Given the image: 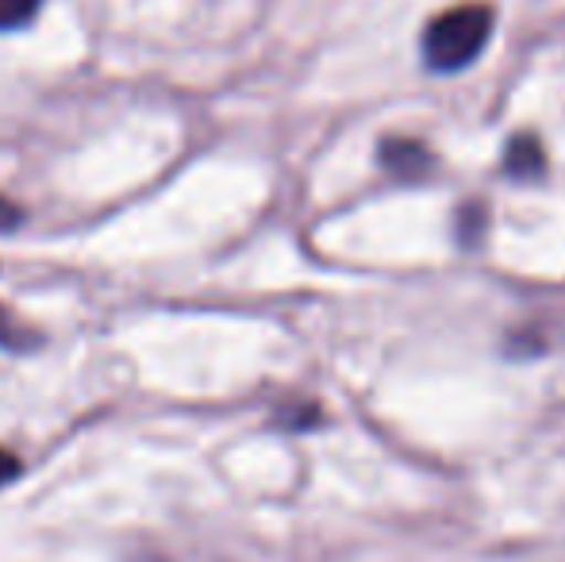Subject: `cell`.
I'll list each match as a JSON object with an SVG mask.
<instances>
[{"mask_svg":"<svg viewBox=\"0 0 565 562\" xmlns=\"http://www.w3.org/2000/svg\"><path fill=\"white\" fill-rule=\"evenodd\" d=\"M492 35V8L489 4H458L439 12L424 31V59L439 74H454L466 70L469 62H477V54L484 51Z\"/></svg>","mask_w":565,"mask_h":562,"instance_id":"6da1fadb","label":"cell"},{"mask_svg":"<svg viewBox=\"0 0 565 562\" xmlns=\"http://www.w3.org/2000/svg\"><path fill=\"white\" fill-rule=\"evenodd\" d=\"M381 166H385L388 173H396V178H419V173L431 170L435 158L419 139L393 136V139L381 142Z\"/></svg>","mask_w":565,"mask_h":562,"instance_id":"7a4b0ae2","label":"cell"},{"mask_svg":"<svg viewBox=\"0 0 565 562\" xmlns=\"http://www.w3.org/2000/svg\"><path fill=\"white\" fill-rule=\"evenodd\" d=\"M504 170L512 178H539L546 170V150L535 136H515L504 147Z\"/></svg>","mask_w":565,"mask_h":562,"instance_id":"3957f363","label":"cell"},{"mask_svg":"<svg viewBox=\"0 0 565 562\" xmlns=\"http://www.w3.org/2000/svg\"><path fill=\"white\" fill-rule=\"evenodd\" d=\"M39 343V331H31L12 308L0 305V347L4 351H28V347Z\"/></svg>","mask_w":565,"mask_h":562,"instance_id":"277c9868","label":"cell"},{"mask_svg":"<svg viewBox=\"0 0 565 562\" xmlns=\"http://www.w3.org/2000/svg\"><path fill=\"white\" fill-rule=\"evenodd\" d=\"M39 4H43V0H0V31L23 28V23L39 12Z\"/></svg>","mask_w":565,"mask_h":562,"instance_id":"5b68a950","label":"cell"},{"mask_svg":"<svg viewBox=\"0 0 565 562\" xmlns=\"http://www.w3.org/2000/svg\"><path fill=\"white\" fill-rule=\"evenodd\" d=\"M20 224H23L20 204H12L8 197H0V235H4V232H15Z\"/></svg>","mask_w":565,"mask_h":562,"instance_id":"8992f818","label":"cell"},{"mask_svg":"<svg viewBox=\"0 0 565 562\" xmlns=\"http://www.w3.org/2000/svg\"><path fill=\"white\" fill-rule=\"evenodd\" d=\"M15 474H20V458H15L12 450L0 447V486H4V481H12Z\"/></svg>","mask_w":565,"mask_h":562,"instance_id":"52a82bcc","label":"cell"}]
</instances>
